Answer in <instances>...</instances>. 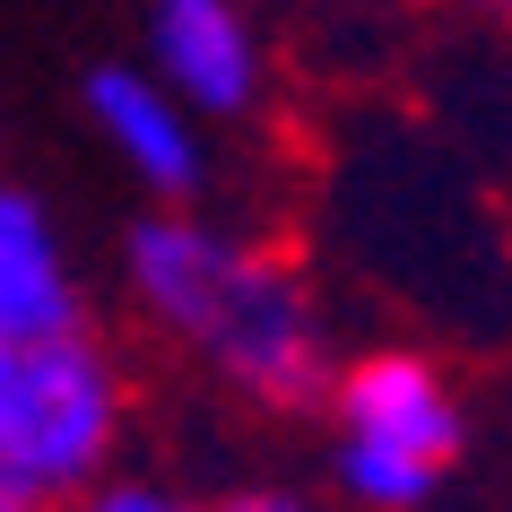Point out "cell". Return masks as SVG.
I'll use <instances>...</instances> for the list:
<instances>
[{"mask_svg": "<svg viewBox=\"0 0 512 512\" xmlns=\"http://www.w3.org/2000/svg\"><path fill=\"white\" fill-rule=\"evenodd\" d=\"M330 486L348 495V512H417L443 486V460L391 452V443H365V434H339L330 443Z\"/></svg>", "mask_w": 512, "mask_h": 512, "instance_id": "52a82bcc", "label": "cell"}, {"mask_svg": "<svg viewBox=\"0 0 512 512\" xmlns=\"http://www.w3.org/2000/svg\"><path fill=\"white\" fill-rule=\"evenodd\" d=\"M148 70L200 122H252L270 105V44L252 0H148Z\"/></svg>", "mask_w": 512, "mask_h": 512, "instance_id": "3957f363", "label": "cell"}, {"mask_svg": "<svg viewBox=\"0 0 512 512\" xmlns=\"http://www.w3.org/2000/svg\"><path fill=\"white\" fill-rule=\"evenodd\" d=\"M79 96H87L96 139L148 183V200H165V209H200V191H209V139H200V113H191L148 61H96Z\"/></svg>", "mask_w": 512, "mask_h": 512, "instance_id": "5b68a950", "label": "cell"}, {"mask_svg": "<svg viewBox=\"0 0 512 512\" xmlns=\"http://www.w3.org/2000/svg\"><path fill=\"white\" fill-rule=\"evenodd\" d=\"M61 512H217V504H200V495H183L165 478H139V469H113L105 486H87L79 504H61Z\"/></svg>", "mask_w": 512, "mask_h": 512, "instance_id": "ba28073f", "label": "cell"}, {"mask_svg": "<svg viewBox=\"0 0 512 512\" xmlns=\"http://www.w3.org/2000/svg\"><path fill=\"white\" fill-rule=\"evenodd\" d=\"M217 512H322V504H304L296 486H235V495H217Z\"/></svg>", "mask_w": 512, "mask_h": 512, "instance_id": "9c48e42d", "label": "cell"}, {"mask_svg": "<svg viewBox=\"0 0 512 512\" xmlns=\"http://www.w3.org/2000/svg\"><path fill=\"white\" fill-rule=\"evenodd\" d=\"M79 322H87V296L53 209L27 183L0 191V339H53V330H79Z\"/></svg>", "mask_w": 512, "mask_h": 512, "instance_id": "8992f818", "label": "cell"}, {"mask_svg": "<svg viewBox=\"0 0 512 512\" xmlns=\"http://www.w3.org/2000/svg\"><path fill=\"white\" fill-rule=\"evenodd\" d=\"M122 296L139 330L191 356L217 391L270 417H322L339 391V339L296 252L200 209H148L122 235Z\"/></svg>", "mask_w": 512, "mask_h": 512, "instance_id": "6da1fadb", "label": "cell"}, {"mask_svg": "<svg viewBox=\"0 0 512 512\" xmlns=\"http://www.w3.org/2000/svg\"><path fill=\"white\" fill-rule=\"evenodd\" d=\"M131 434V374L96 330L0 339V495L9 504H79L113 478Z\"/></svg>", "mask_w": 512, "mask_h": 512, "instance_id": "7a4b0ae2", "label": "cell"}, {"mask_svg": "<svg viewBox=\"0 0 512 512\" xmlns=\"http://www.w3.org/2000/svg\"><path fill=\"white\" fill-rule=\"evenodd\" d=\"M469 9H486V18H504V27H512V0H469Z\"/></svg>", "mask_w": 512, "mask_h": 512, "instance_id": "30bf717a", "label": "cell"}, {"mask_svg": "<svg viewBox=\"0 0 512 512\" xmlns=\"http://www.w3.org/2000/svg\"><path fill=\"white\" fill-rule=\"evenodd\" d=\"M330 417H339V434H365V443H391V452L443 460V469L469 452V408H460L443 356L408 348V339L356 348L348 365H339Z\"/></svg>", "mask_w": 512, "mask_h": 512, "instance_id": "277c9868", "label": "cell"}]
</instances>
